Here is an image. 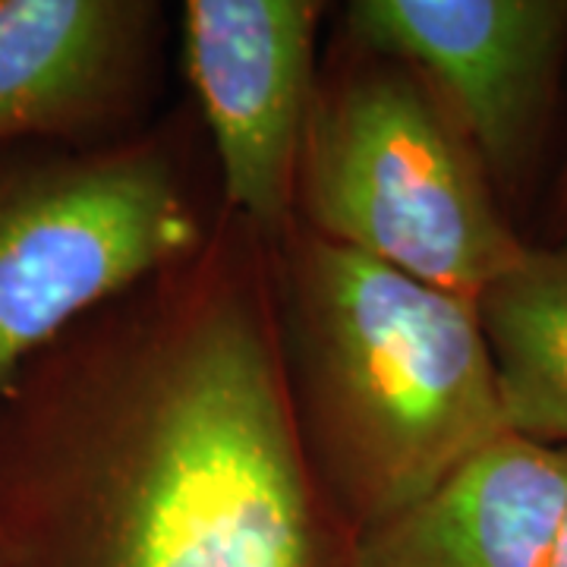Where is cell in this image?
<instances>
[{
	"instance_id": "6da1fadb",
	"label": "cell",
	"mask_w": 567,
	"mask_h": 567,
	"mask_svg": "<svg viewBox=\"0 0 567 567\" xmlns=\"http://www.w3.org/2000/svg\"><path fill=\"white\" fill-rule=\"evenodd\" d=\"M284 375L271 246L205 244L0 391V567H353Z\"/></svg>"
},
{
	"instance_id": "7a4b0ae2",
	"label": "cell",
	"mask_w": 567,
	"mask_h": 567,
	"mask_svg": "<svg viewBox=\"0 0 567 567\" xmlns=\"http://www.w3.org/2000/svg\"><path fill=\"white\" fill-rule=\"evenodd\" d=\"M284 375L309 464L353 533L507 435L476 300L293 221L271 246Z\"/></svg>"
},
{
	"instance_id": "3957f363",
	"label": "cell",
	"mask_w": 567,
	"mask_h": 567,
	"mask_svg": "<svg viewBox=\"0 0 567 567\" xmlns=\"http://www.w3.org/2000/svg\"><path fill=\"white\" fill-rule=\"evenodd\" d=\"M297 221L466 300H480L527 252L432 89L404 63L369 51L316 92Z\"/></svg>"
},
{
	"instance_id": "277c9868",
	"label": "cell",
	"mask_w": 567,
	"mask_h": 567,
	"mask_svg": "<svg viewBox=\"0 0 567 567\" xmlns=\"http://www.w3.org/2000/svg\"><path fill=\"white\" fill-rule=\"evenodd\" d=\"M158 140L0 171V391L63 331L208 237Z\"/></svg>"
},
{
	"instance_id": "5b68a950",
	"label": "cell",
	"mask_w": 567,
	"mask_h": 567,
	"mask_svg": "<svg viewBox=\"0 0 567 567\" xmlns=\"http://www.w3.org/2000/svg\"><path fill=\"white\" fill-rule=\"evenodd\" d=\"M312 0H186L183 63L221 171L224 212L268 246L297 221V174L319 92Z\"/></svg>"
},
{
	"instance_id": "8992f818",
	"label": "cell",
	"mask_w": 567,
	"mask_h": 567,
	"mask_svg": "<svg viewBox=\"0 0 567 567\" xmlns=\"http://www.w3.org/2000/svg\"><path fill=\"white\" fill-rule=\"evenodd\" d=\"M353 48L432 89L488 181L517 183L543 140L567 44V0H353Z\"/></svg>"
},
{
	"instance_id": "52a82bcc",
	"label": "cell",
	"mask_w": 567,
	"mask_h": 567,
	"mask_svg": "<svg viewBox=\"0 0 567 567\" xmlns=\"http://www.w3.org/2000/svg\"><path fill=\"white\" fill-rule=\"evenodd\" d=\"M158 3L0 0V145L102 130L136 99Z\"/></svg>"
},
{
	"instance_id": "ba28073f",
	"label": "cell",
	"mask_w": 567,
	"mask_h": 567,
	"mask_svg": "<svg viewBox=\"0 0 567 567\" xmlns=\"http://www.w3.org/2000/svg\"><path fill=\"white\" fill-rule=\"evenodd\" d=\"M567 447L502 435L416 505L357 533L353 567H548Z\"/></svg>"
},
{
	"instance_id": "9c48e42d",
	"label": "cell",
	"mask_w": 567,
	"mask_h": 567,
	"mask_svg": "<svg viewBox=\"0 0 567 567\" xmlns=\"http://www.w3.org/2000/svg\"><path fill=\"white\" fill-rule=\"evenodd\" d=\"M476 309L507 432L567 447V244L527 246Z\"/></svg>"
},
{
	"instance_id": "30bf717a",
	"label": "cell",
	"mask_w": 567,
	"mask_h": 567,
	"mask_svg": "<svg viewBox=\"0 0 567 567\" xmlns=\"http://www.w3.org/2000/svg\"><path fill=\"white\" fill-rule=\"evenodd\" d=\"M548 567H567V511L565 520H561V529H558V539H555V548H551Z\"/></svg>"
},
{
	"instance_id": "8fae6325",
	"label": "cell",
	"mask_w": 567,
	"mask_h": 567,
	"mask_svg": "<svg viewBox=\"0 0 567 567\" xmlns=\"http://www.w3.org/2000/svg\"><path fill=\"white\" fill-rule=\"evenodd\" d=\"M565 205H567V181H565Z\"/></svg>"
}]
</instances>
